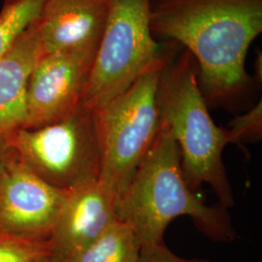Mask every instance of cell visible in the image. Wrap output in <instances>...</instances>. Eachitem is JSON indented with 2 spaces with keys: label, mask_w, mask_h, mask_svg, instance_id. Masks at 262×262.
Masks as SVG:
<instances>
[{
  "label": "cell",
  "mask_w": 262,
  "mask_h": 262,
  "mask_svg": "<svg viewBox=\"0 0 262 262\" xmlns=\"http://www.w3.org/2000/svg\"><path fill=\"white\" fill-rule=\"evenodd\" d=\"M19 160L39 178L69 192L99 181L101 147L92 108L80 104L58 121L10 135Z\"/></svg>",
  "instance_id": "5b68a950"
},
{
  "label": "cell",
  "mask_w": 262,
  "mask_h": 262,
  "mask_svg": "<svg viewBox=\"0 0 262 262\" xmlns=\"http://www.w3.org/2000/svg\"><path fill=\"white\" fill-rule=\"evenodd\" d=\"M110 0H47L38 28L43 53L96 54Z\"/></svg>",
  "instance_id": "30bf717a"
},
{
  "label": "cell",
  "mask_w": 262,
  "mask_h": 262,
  "mask_svg": "<svg viewBox=\"0 0 262 262\" xmlns=\"http://www.w3.org/2000/svg\"><path fill=\"white\" fill-rule=\"evenodd\" d=\"M262 108L261 101L254 106L251 111L243 116L237 117L231 122V126L226 130L229 143L238 141L258 139L261 135Z\"/></svg>",
  "instance_id": "9a60e30c"
},
{
  "label": "cell",
  "mask_w": 262,
  "mask_h": 262,
  "mask_svg": "<svg viewBox=\"0 0 262 262\" xmlns=\"http://www.w3.org/2000/svg\"><path fill=\"white\" fill-rule=\"evenodd\" d=\"M48 253V241L27 240L0 230V262H35Z\"/></svg>",
  "instance_id": "5bb4252c"
},
{
  "label": "cell",
  "mask_w": 262,
  "mask_h": 262,
  "mask_svg": "<svg viewBox=\"0 0 262 262\" xmlns=\"http://www.w3.org/2000/svg\"><path fill=\"white\" fill-rule=\"evenodd\" d=\"M94 57L88 53H43L28 81L26 128L56 122L81 104Z\"/></svg>",
  "instance_id": "ba28073f"
},
{
  "label": "cell",
  "mask_w": 262,
  "mask_h": 262,
  "mask_svg": "<svg viewBox=\"0 0 262 262\" xmlns=\"http://www.w3.org/2000/svg\"><path fill=\"white\" fill-rule=\"evenodd\" d=\"M165 63L160 56L122 94L92 108L101 147L99 182L118 200L159 132L158 89Z\"/></svg>",
  "instance_id": "277c9868"
},
{
  "label": "cell",
  "mask_w": 262,
  "mask_h": 262,
  "mask_svg": "<svg viewBox=\"0 0 262 262\" xmlns=\"http://www.w3.org/2000/svg\"><path fill=\"white\" fill-rule=\"evenodd\" d=\"M138 262H209L204 259H186L172 253L165 244L141 249Z\"/></svg>",
  "instance_id": "2e32d148"
},
{
  "label": "cell",
  "mask_w": 262,
  "mask_h": 262,
  "mask_svg": "<svg viewBox=\"0 0 262 262\" xmlns=\"http://www.w3.org/2000/svg\"><path fill=\"white\" fill-rule=\"evenodd\" d=\"M150 29L187 48L204 97L226 99L250 80L245 62L261 33L262 0H151Z\"/></svg>",
  "instance_id": "6da1fadb"
},
{
  "label": "cell",
  "mask_w": 262,
  "mask_h": 262,
  "mask_svg": "<svg viewBox=\"0 0 262 262\" xmlns=\"http://www.w3.org/2000/svg\"><path fill=\"white\" fill-rule=\"evenodd\" d=\"M16 156L17 154L11 144L10 135H0V186L10 163Z\"/></svg>",
  "instance_id": "e0dca14e"
},
{
  "label": "cell",
  "mask_w": 262,
  "mask_h": 262,
  "mask_svg": "<svg viewBox=\"0 0 262 262\" xmlns=\"http://www.w3.org/2000/svg\"><path fill=\"white\" fill-rule=\"evenodd\" d=\"M46 1L5 0V5L0 13V57L40 19Z\"/></svg>",
  "instance_id": "4fadbf2b"
},
{
  "label": "cell",
  "mask_w": 262,
  "mask_h": 262,
  "mask_svg": "<svg viewBox=\"0 0 262 262\" xmlns=\"http://www.w3.org/2000/svg\"><path fill=\"white\" fill-rule=\"evenodd\" d=\"M140 253L137 236L118 219L70 262H138Z\"/></svg>",
  "instance_id": "7c38bea8"
},
{
  "label": "cell",
  "mask_w": 262,
  "mask_h": 262,
  "mask_svg": "<svg viewBox=\"0 0 262 262\" xmlns=\"http://www.w3.org/2000/svg\"><path fill=\"white\" fill-rule=\"evenodd\" d=\"M35 262H50L47 259V257H43V258H41V259H38Z\"/></svg>",
  "instance_id": "ac0fdd59"
},
{
  "label": "cell",
  "mask_w": 262,
  "mask_h": 262,
  "mask_svg": "<svg viewBox=\"0 0 262 262\" xmlns=\"http://www.w3.org/2000/svg\"><path fill=\"white\" fill-rule=\"evenodd\" d=\"M67 193L39 178L16 156L0 186V230L48 241Z\"/></svg>",
  "instance_id": "52a82bcc"
},
{
  "label": "cell",
  "mask_w": 262,
  "mask_h": 262,
  "mask_svg": "<svg viewBox=\"0 0 262 262\" xmlns=\"http://www.w3.org/2000/svg\"><path fill=\"white\" fill-rule=\"evenodd\" d=\"M180 215H189L213 240L229 242L234 239L225 207L208 206L188 187L178 145L160 122L150 150L118 200L117 216L130 226L143 249L164 244L167 226Z\"/></svg>",
  "instance_id": "7a4b0ae2"
},
{
  "label": "cell",
  "mask_w": 262,
  "mask_h": 262,
  "mask_svg": "<svg viewBox=\"0 0 262 262\" xmlns=\"http://www.w3.org/2000/svg\"><path fill=\"white\" fill-rule=\"evenodd\" d=\"M42 55L37 20L0 57V135L25 127L28 81Z\"/></svg>",
  "instance_id": "8fae6325"
},
{
  "label": "cell",
  "mask_w": 262,
  "mask_h": 262,
  "mask_svg": "<svg viewBox=\"0 0 262 262\" xmlns=\"http://www.w3.org/2000/svg\"><path fill=\"white\" fill-rule=\"evenodd\" d=\"M117 203L99 181L69 191L48 240V260L71 261L118 220Z\"/></svg>",
  "instance_id": "9c48e42d"
},
{
  "label": "cell",
  "mask_w": 262,
  "mask_h": 262,
  "mask_svg": "<svg viewBox=\"0 0 262 262\" xmlns=\"http://www.w3.org/2000/svg\"><path fill=\"white\" fill-rule=\"evenodd\" d=\"M151 0H110L81 104L95 108L128 89L160 57L150 29Z\"/></svg>",
  "instance_id": "8992f818"
},
{
  "label": "cell",
  "mask_w": 262,
  "mask_h": 262,
  "mask_svg": "<svg viewBox=\"0 0 262 262\" xmlns=\"http://www.w3.org/2000/svg\"><path fill=\"white\" fill-rule=\"evenodd\" d=\"M196 63L185 53L177 61H166L159 78V121L178 145L184 177L196 192L203 184L213 188L221 205L233 206L234 199L223 163L229 144L226 130L216 126L207 109L197 80Z\"/></svg>",
  "instance_id": "3957f363"
}]
</instances>
